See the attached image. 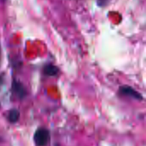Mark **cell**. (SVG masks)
I'll return each instance as SVG.
<instances>
[{
    "mask_svg": "<svg viewBox=\"0 0 146 146\" xmlns=\"http://www.w3.org/2000/svg\"><path fill=\"white\" fill-rule=\"evenodd\" d=\"M20 118V112L19 110L14 109L9 110V114H8V121L11 123H15L16 121H18Z\"/></svg>",
    "mask_w": 146,
    "mask_h": 146,
    "instance_id": "cell-5",
    "label": "cell"
},
{
    "mask_svg": "<svg viewBox=\"0 0 146 146\" xmlns=\"http://www.w3.org/2000/svg\"><path fill=\"white\" fill-rule=\"evenodd\" d=\"M120 93L121 95L128 96V97L138 99V100H143V97L139 92H138L136 90H134L133 88H132L130 86H121L120 88Z\"/></svg>",
    "mask_w": 146,
    "mask_h": 146,
    "instance_id": "cell-2",
    "label": "cell"
},
{
    "mask_svg": "<svg viewBox=\"0 0 146 146\" xmlns=\"http://www.w3.org/2000/svg\"><path fill=\"white\" fill-rule=\"evenodd\" d=\"M97 2L100 7H104V6H107L109 4L110 0H97Z\"/></svg>",
    "mask_w": 146,
    "mask_h": 146,
    "instance_id": "cell-6",
    "label": "cell"
},
{
    "mask_svg": "<svg viewBox=\"0 0 146 146\" xmlns=\"http://www.w3.org/2000/svg\"><path fill=\"white\" fill-rule=\"evenodd\" d=\"M12 88H13L14 92H15L20 98H24L26 97V95H27V91H26V89L24 88L23 85L21 84L20 82L15 80V81L13 82Z\"/></svg>",
    "mask_w": 146,
    "mask_h": 146,
    "instance_id": "cell-3",
    "label": "cell"
},
{
    "mask_svg": "<svg viewBox=\"0 0 146 146\" xmlns=\"http://www.w3.org/2000/svg\"><path fill=\"white\" fill-rule=\"evenodd\" d=\"M50 132L45 128H39L34 133V142L38 146H46L50 141Z\"/></svg>",
    "mask_w": 146,
    "mask_h": 146,
    "instance_id": "cell-1",
    "label": "cell"
},
{
    "mask_svg": "<svg viewBox=\"0 0 146 146\" xmlns=\"http://www.w3.org/2000/svg\"><path fill=\"white\" fill-rule=\"evenodd\" d=\"M59 72V68L53 64H47L44 68V73L48 76H56Z\"/></svg>",
    "mask_w": 146,
    "mask_h": 146,
    "instance_id": "cell-4",
    "label": "cell"
}]
</instances>
